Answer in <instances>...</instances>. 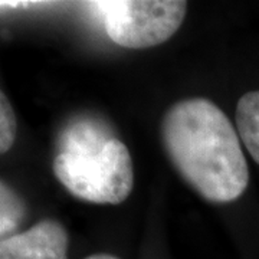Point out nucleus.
Masks as SVG:
<instances>
[{"instance_id": "20e7f679", "label": "nucleus", "mask_w": 259, "mask_h": 259, "mask_svg": "<svg viewBox=\"0 0 259 259\" xmlns=\"http://www.w3.org/2000/svg\"><path fill=\"white\" fill-rule=\"evenodd\" d=\"M68 233L56 221L47 219L28 231L0 242V259H66Z\"/></svg>"}, {"instance_id": "6e6552de", "label": "nucleus", "mask_w": 259, "mask_h": 259, "mask_svg": "<svg viewBox=\"0 0 259 259\" xmlns=\"http://www.w3.org/2000/svg\"><path fill=\"white\" fill-rule=\"evenodd\" d=\"M85 259H118L117 256H112V255H108V253H97V255H91L88 258Z\"/></svg>"}, {"instance_id": "f257e3e1", "label": "nucleus", "mask_w": 259, "mask_h": 259, "mask_svg": "<svg viewBox=\"0 0 259 259\" xmlns=\"http://www.w3.org/2000/svg\"><path fill=\"white\" fill-rule=\"evenodd\" d=\"M161 137L173 166L206 200L229 203L249 183L238 133L225 112L206 98H187L166 112Z\"/></svg>"}, {"instance_id": "39448f33", "label": "nucleus", "mask_w": 259, "mask_h": 259, "mask_svg": "<svg viewBox=\"0 0 259 259\" xmlns=\"http://www.w3.org/2000/svg\"><path fill=\"white\" fill-rule=\"evenodd\" d=\"M236 128L242 143L259 164V91L246 93L238 101Z\"/></svg>"}, {"instance_id": "0eeeda50", "label": "nucleus", "mask_w": 259, "mask_h": 259, "mask_svg": "<svg viewBox=\"0 0 259 259\" xmlns=\"http://www.w3.org/2000/svg\"><path fill=\"white\" fill-rule=\"evenodd\" d=\"M16 117L6 95L0 94V151L6 153L16 139Z\"/></svg>"}, {"instance_id": "423d86ee", "label": "nucleus", "mask_w": 259, "mask_h": 259, "mask_svg": "<svg viewBox=\"0 0 259 259\" xmlns=\"http://www.w3.org/2000/svg\"><path fill=\"white\" fill-rule=\"evenodd\" d=\"M0 236L2 239H6L12 235H15L13 232L18 229V226L22 222V219L25 218L26 207L23 200L15 193L9 186L5 182H2V190H0Z\"/></svg>"}, {"instance_id": "7ed1b4c3", "label": "nucleus", "mask_w": 259, "mask_h": 259, "mask_svg": "<svg viewBox=\"0 0 259 259\" xmlns=\"http://www.w3.org/2000/svg\"><path fill=\"white\" fill-rule=\"evenodd\" d=\"M91 5L101 12L112 42L131 49L166 42L180 28L187 12V3L182 0H117Z\"/></svg>"}, {"instance_id": "f03ea898", "label": "nucleus", "mask_w": 259, "mask_h": 259, "mask_svg": "<svg viewBox=\"0 0 259 259\" xmlns=\"http://www.w3.org/2000/svg\"><path fill=\"white\" fill-rule=\"evenodd\" d=\"M54 173L69 193L91 203H121L134 185L128 148L91 121L75 122L62 134Z\"/></svg>"}]
</instances>
